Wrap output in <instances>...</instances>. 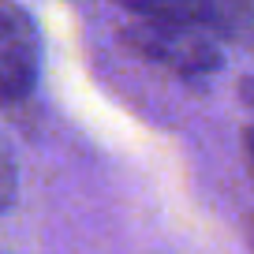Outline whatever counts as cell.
Here are the masks:
<instances>
[{"instance_id":"6da1fadb","label":"cell","mask_w":254,"mask_h":254,"mask_svg":"<svg viewBox=\"0 0 254 254\" xmlns=\"http://www.w3.org/2000/svg\"><path fill=\"white\" fill-rule=\"evenodd\" d=\"M131 45L153 64H165L180 75H206L221 64V26H157L131 23Z\"/></svg>"},{"instance_id":"7a4b0ae2","label":"cell","mask_w":254,"mask_h":254,"mask_svg":"<svg viewBox=\"0 0 254 254\" xmlns=\"http://www.w3.org/2000/svg\"><path fill=\"white\" fill-rule=\"evenodd\" d=\"M41 67V38L23 4L0 0V101H23L34 94Z\"/></svg>"},{"instance_id":"3957f363","label":"cell","mask_w":254,"mask_h":254,"mask_svg":"<svg viewBox=\"0 0 254 254\" xmlns=\"http://www.w3.org/2000/svg\"><path fill=\"white\" fill-rule=\"evenodd\" d=\"M131 15V23H157V26H221L217 0H112Z\"/></svg>"},{"instance_id":"277c9868","label":"cell","mask_w":254,"mask_h":254,"mask_svg":"<svg viewBox=\"0 0 254 254\" xmlns=\"http://www.w3.org/2000/svg\"><path fill=\"white\" fill-rule=\"evenodd\" d=\"M247 157H251V172H254V131H247Z\"/></svg>"}]
</instances>
